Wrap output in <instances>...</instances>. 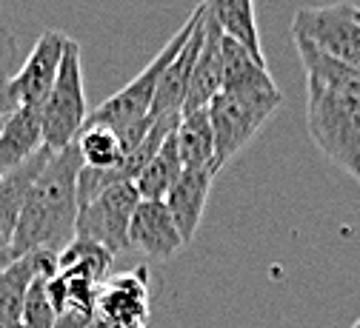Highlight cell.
Segmentation results:
<instances>
[{
  "label": "cell",
  "mask_w": 360,
  "mask_h": 328,
  "mask_svg": "<svg viewBox=\"0 0 360 328\" xmlns=\"http://www.w3.org/2000/svg\"><path fill=\"white\" fill-rule=\"evenodd\" d=\"M83 169V157L77 143L55 152L46 166L34 177L26 195L15 237L9 246L12 257L29 251H52L60 254L75 240L77 220V174Z\"/></svg>",
  "instance_id": "cell-1"
},
{
  "label": "cell",
  "mask_w": 360,
  "mask_h": 328,
  "mask_svg": "<svg viewBox=\"0 0 360 328\" xmlns=\"http://www.w3.org/2000/svg\"><path fill=\"white\" fill-rule=\"evenodd\" d=\"M200 18H203V4L189 15V20L184 26L169 37V43L152 58V63L138 77H134L129 86H123L120 91H115V95L109 100H103L98 109L89 112L83 126H109V129H115L120 134V143H123L126 155L138 149L141 140L149 131V126L155 123V120H149V112H152V100H155L160 74L172 63V58L184 49V43L192 37V32L198 29Z\"/></svg>",
  "instance_id": "cell-2"
},
{
  "label": "cell",
  "mask_w": 360,
  "mask_h": 328,
  "mask_svg": "<svg viewBox=\"0 0 360 328\" xmlns=\"http://www.w3.org/2000/svg\"><path fill=\"white\" fill-rule=\"evenodd\" d=\"M306 129L338 169L360 177V98L306 80Z\"/></svg>",
  "instance_id": "cell-3"
},
{
  "label": "cell",
  "mask_w": 360,
  "mask_h": 328,
  "mask_svg": "<svg viewBox=\"0 0 360 328\" xmlns=\"http://www.w3.org/2000/svg\"><path fill=\"white\" fill-rule=\"evenodd\" d=\"M86 117H89V106H86V88H83L80 46L75 37H69L58 77L49 88L46 100L40 106L43 146L49 152H60V149L72 146L77 140V134L83 131Z\"/></svg>",
  "instance_id": "cell-4"
},
{
  "label": "cell",
  "mask_w": 360,
  "mask_h": 328,
  "mask_svg": "<svg viewBox=\"0 0 360 328\" xmlns=\"http://www.w3.org/2000/svg\"><path fill=\"white\" fill-rule=\"evenodd\" d=\"M281 106H283L281 91H275V95H232V91H220L206 106L214 134V163L223 169L232 157H238Z\"/></svg>",
  "instance_id": "cell-5"
},
{
  "label": "cell",
  "mask_w": 360,
  "mask_h": 328,
  "mask_svg": "<svg viewBox=\"0 0 360 328\" xmlns=\"http://www.w3.org/2000/svg\"><path fill=\"white\" fill-rule=\"evenodd\" d=\"M141 203L134 183H117L77 209L75 237L92 240L115 257L129 251V223Z\"/></svg>",
  "instance_id": "cell-6"
},
{
  "label": "cell",
  "mask_w": 360,
  "mask_h": 328,
  "mask_svg": "<svg viewBox=\"0 0 360 328\" xmlns=\"http://www.w3.org/2000/svg\"><path fill=\"white\" fill-rule=\"evenodd\" d=\"M292 37L309 40L321 52L360 69V20L352 4L297 9L292 18Z\"/></svg>",
  "instance_id": "cell-7"
},
{
  "label": "cell",
  "mask_w": 360,
  "mask_h": 328,
  "mask_svg": "<svg viewBox=\"0 0 360 328\" xmlns=\"http://www.w3.org/2000/svg\"><path fill=\"white\" fill-rule=\"evenodd\" d=\"M66 40H69V34L55 32V29H46L37 37V43L32 46L23 66L9 77L18 106H43V100H46L49 88L58 77Z\"/></svg>",
  "instance_id": "cell-8"
},
{
  "label": "cell",
  "mask_w": 360,
  "mask_h": 328,
  "mask_svg": "<svg viewBox=\"0 0 360 328\" xmlns=\"http://www.w3.org/2000/svg\"><path fill=\"white\" fill-rule=\"evenodd\" d=\"M95 314L117 328H146V320H149V271H146V265L106 277L98 291Z\"/></svg>",
  "instance_id": "cell-9"
},
{
  "label": "cell",
  "mask_w": 360,
  "mask_h": 328,
  "mask_svg": "<svg viewBox=\"0 0 360 328\" xmlns=\"http://www.w3.org/2000/svg\"><path fill=\"white\" fill-rule=\"evenodd\" d=\"M217 171H220L217 163H209L200 169H184V174L174 180V185L163 197V206L169 209V214H172V220H174L186 246L195 240V234L200 228V220H203Z\"/></svg>",
  "instance_id": "cell-10"
},
{
  "label": "cell",
  "mask_w": 360,
  "mask_h": 328,
  "mask_svg": "<svg viewBox=\"0 0 360 328\" xmlns=\"http://www.w3.org/2000/svg\"><path fill=\"white\" fill-rule=\"evenodd\" d=\"M184 246L163 200H141L129 223V249H138L152 260H172Z\"/></svg>",
  "instance_id": "cell-11"
},
{
  "label": "cell",
  "mask_w": 360,
  "mask_h": 328,
  "mask_svg": "<svg viewBox=\"0 0 360 328\" xmlns=\"http://www.w3.org/2000/svg\"><path fill=\"white\" fill-rule=\"evenodd\" d=\"M220 88H223V32L209 15H203V40H200L189 88H186V100L180 112L206 109L220 95Z\"/></svg>",
  "instance_id": "cell-12"
},
{
  "label": "cell",
  "mask_w": 360,
  "mask_h": 328,
  "mask_svg": "<svg viewBox=\"0 0 360 328\" xmlns=\"http://www.w3.org/2000/svg\"><path fill=\"white\" fill-rule=\"evenodd\" d=\"M52 155L55 152H49L46 146H43L40 152H34L20 166L0 174V251H9L20 211H23V203H26V195L32 189L34 177L40 174V169L46 166V160Z\"/></svg>",
  "instance_id": "cell-13"
},
{
  "label": "cell",
  "mask_w": 360,
  "mask_h": 328,
  "mask_svg": "<svg viewBox=\"0 0 360 328\" xmlns=\"http://www.w3.org/2000/svg\"><path fill=\"white\" fill-rule=\"evenodd\" d=\"M203 15H206V9H203ZM200 40H203V18H200L198 29L192 32V37L184 43V49H180L172 58V63L163 69L160 83H158V91H155V100H152L149 120L180 114V109H184V100H186L189 77H192V69H195V58H198V49H200Z\"/></svg>",
  "instance_id": "cell-14"
},
{
  "label": "cell",
  "mask_w": 360,
  "mask_h": 328,
  "mask_svg": "<svg viewBox=\"0 0 360 328\" xmlns=\"http://www.w3.org/2000/svg\"><path fill=\"white\" fill-rule=\"evenodd\" d=\"M232 95H275L281 91L266 69V60H257L246 46L223 34V88Z\"/></svg>",
  "instance_id": "cell-15"
},
{
  "label": "cell",
  "mask_w": 360,
  "mask_h": 328,
  "mask_svg": "<svg viewBox=\"0 0 360 328\" xmlns=\"http://www.w3.org/2000/svg\"><path fill=\"white\" fill-rule=\"evenodd\" d=\"M55 260L58 254L52 251H29V254L12 257L0 268V322H20L29 283L40 268H46Z\"/></svg>",
  "instance_id": "cell-16"
},
{
  "label": "cell",
  "mask_w": 360,
  "mask_h": 328,
  "mask_svg": "<svg viewBox=\"0 0 360 328\" xmlns=\"http://www.w3.org/2000/svg\"><path fill=\"white\" fill-rule=\"evenodd\" d=\"M40 149H43L40 106H20L6 120V126L0 129V174L20 166Z\"/></svg>",
  "instance_id": "cell-17"
},
{
  "label": "cell",
  "mask_w": 360,
  "mask_h": 328,
  "mask_svg": "<svg viewBox=\"0 0 360 328\" xmlns=\"http://www.w3.org/2000/svg\"><path fill=\"white\" fill-rule=\"evenodd\" d=\"M292 40L297 46L300 66H303L309 83H318L323 88L340 91V95L360 98V69L357 66H349V63L321 52L318 46H311L309 40H300V37H292Z\"/></svg>",
  "instance_id": "cell-18"
},
{
  "label": "cell",
  "mask_w": 360,
  "mask_h": 328,
  "mask_svg": "<svg viewBox=\"0 0 360 328\" xmlns=\"http://www.w3.org/2000/svg\"><path fill=\"white\" fill-rule=\"evenodd\" d=\"M206 15L220 26L226 37H235L240 46L263 60L260 49V32H257V9L255 0H203Z\"/></svg>",
  "instance_id": "cell-19"
},
{
  "label": "cell",
  "mask_w": 360,
  "mask_h": 328,
  "mask_svg": "<svg viewBox=\"0 0 360 328\" xmlns=\"http://www.w3.org/2000/svg\"><path fill=\"white\" fill-rule=\"evenodd\" d=\"M174 146L184 169H200L214 163V134L206 109L180 112L174 126Z\"/></svg>",
  "instance_id": "cell-20"
},
{
  "label": "cell",
  "mask_w": 360,
  "mask_h": 328,
  "mask_svg": "<svg viewBox=\"0 0 360 328\" xmlns=\"http://www.w3.org/2000/svg\"><path fill=\"white\" fill-rule=\"evenodd\" d=\"M180 174H184V163H180V155L174 146V129H172V134L163 140L158 155L134 177V189H138L141 200H163Z\"/></svg>",
  "instance_id": "cell-21"
},
{
  "label": "cell",
  "mask_w": 360,
  "mask_h": 328,
  "mask_svg": "<svg viewBox=\"0 0 360 328\" xmlns=\"http://www.w3.org/2000/svg\"><path fill=\"white\" fill-rule=\"evenodd\" d=\"M75 143L86 169H112L126 157L120 134L109 126H83Z\"/></svg>",
  "instance_id": "cell-22"
},
{
  "label": "cell",
  "mask_w": 360,
  "mask_h": 328,
  "mask_svg": "<svg viewBox=\"0 0 360 328\" xmlns=\"http://www.w3.org/2000/svg\"><path fill=\"white\" fill-rule=\"evenodd\" d=\"M58 271V260L49 263L46 268H40L34 280L29 283L26 303H23V317L20 322L26 328H55V308L49 300V277Z\"/></svg>",
  "instance_id": "cell-23"
},
{
  "label": "cell",
  "mask_w": 360,
  "mask_h": 328,
  "mask_svg": "<svg viewBox=\"0 0 360 328\" xmlns=\"http://www.w3.org/2000/svg\"><path fill=\"white\" fill-rule=\"evenodd\" d=\"M15 60H18V40L6 26H0V80L12 77Z\"/></svg>",
  "instance_id": "cell-24"
},
{
  "label": "cell",
  "mask_w": 360,
  "mask_h": 328,
  "mask_svg": "<svg viewBox=\"0 0 360 328\" xmlns=\"http://www.w3.org/2000/svg\"><path fill=\"white\" fill-rule=\"evenodd\" d=\"M20 106H18V100H15V95H12V86H9V77L6 80H0V129L6 126V120L18 112Z\"/></svg>",
  "instance_id": "cell-25"
},
{
  "label": "cell",
  "mask_w": 360,
  "mask_h": 328,
  "mask_svg": "<svg viewBox=\"0 0 360 328\" xmlns=\"http://www.w3.org/2000/svg\"><path fill=\"white\" fill-rule=\"evenodd\" d=\"M89 328H117V325H112V322H106V320H101V317L95 314L92 322H89Z\"/></svg>",
  "instance_id": "cell-26"
},
{
  "label": "cell",
  "mask_w": 360,
  "mask_h": 328,
  "mask_svg": "<svg viewBox=\"0 0 360 328\" xmlns=\"http://www.w3.org/2000/svg\"><path fill=\"white\" fill-rule=\"evenodd\" d=\"M9 260H12V254H9V251H0V268H4Z\"/></svg>",
  "instance_id": "cell-27"
},
{
  "label": "cell",
  "mask_w": 360,
  "mask_h": 328,
  "mask_svg": "<svg viewBox=\"0 0 360 328\" xmlns=\"http://www.w3.org/2000/svg\"><path fill=\"white\" fill-rule=\"evenodd\" d=\"M0 328H26L23 322H0Z\"/></svg>",
  "instance_id": "cell-28"
},
{
  "label": "cell",
  "mask_w": 360,
  "mask_h": 328,
  "mask_svg": "<svg viewBox=\"0 0 360 328\" xmlns=\"http://www.w3.org/2000/svg\"><path fill=\"white\" fill-rule=\"evenodd\" d=\"M352 328H360V320H357V322H354V325H352Z\"/></svg>",
  "instance_id": "cell-29"
},
{
  "label": "cell",
  "mask_w": 360,
  "mask_h": 328,
  "mask_svg": "<svg viewBox=\"0 0 360 328\" xmlns=\"http://www.w3.org/2000/svg\"><path fill=\"white\" fill-rule=\"evenodd\" d=\"M357 20H360V9H357Z\"/></svg>",
  "instance_id": "cell-30"
},
{
  "label": "cell",
  "mask_w": 360,
  "mask_h": 328,
  "mask_svg": "<svg viewBox=\"0 0 360 328\" xmlns=\"http://www.w3.org/2000/svg\"><path fill=\"white\" fill-rule=\"evenodd\" d=\"M357 180H360V177H357Z\"/></svg>",
  "instance_id": "cell-31"
}]
</instances>
